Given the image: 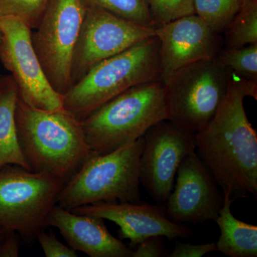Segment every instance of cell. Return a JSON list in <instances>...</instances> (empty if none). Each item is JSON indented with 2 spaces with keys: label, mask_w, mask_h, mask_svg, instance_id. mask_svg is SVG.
I'll return each instance as SVG.
<instances>
[{
  "label": "cell",
  "mask_w": 257,
  "mask_h": 257,
  "mask_svg": "<svg viewBox=\"0 0 257 257\" xmlns=\"http://www.w3.org/2000/svg\"><path fill=\"white\" fill-rule=\"evenodd\" d=\"M247 96L256 100L257 83L232 77L214 117L195 134L198 155L233 201L257 194V134L245 111Z\"/></svg>",
  "instance_id": "cell-1"
},
{
  "label": "cell",
  "mask_w": 257,
  "mask_h": 257,
  "mask_svg": "<svg viewBox=\"0 0 257 257\" xmlns=\"http://www.w3.org/2000/svg\"><path fill=\"white\" fill-rule=\"evenodd\" d=\"M19 145L30 170L69 181L92 154L82 121L65 109H37L18 99Z\"/></svg>",
  "instance_id": "cell-2"
},
{
  "label": "cell",
  "mask_w": 257,
  "mask_h": 257,
  "mask_svg": "<svg viewBox=\"0 0 257 257\" xmlns=\"http://www.w3.org/2000/svg\"><path fill=\"white\" fill-rule=\"evenodd\" d=\"M163 120H167L165 84L155 81L134 86L81 121L91 151L104 155L137 141Z\"/></svg>",
  "instance_id": "cell-3"
},
{
  "label": "cell",
  "mask_w": 257,
  "mask_h": 257,
  "mask_svg": "<svg viewBox=\"0 0 257 257\" xmlns=\"http://www.w3.org/2000/svg\"><path fill=\"white\" fill-rule=\"evenodd\" d=\"M159 47L152 37L99 62L62 95L64 109L82 121L134 86L161 81Z\"/></svg>",
  "instance_id": "cell-4"
},
{
  "label": "cell",
  "mask_w": 257,
  "mask_h": 257,
  "mask_svg": "<svg viewBox=\"0 0 257 257\" xmlns=\"http://www.w3.org/2000/svg\"><path fill=\"white\" fill-rule=\"evenodd\" d=\"M144 137L104 155L92 152L62 189L57 204L72 209L96 202H142L139 167Z\"/></svg>",
  "instance_id": "cell-5"
},
{
  "label": "cell",
  "mask_w": 257,
  "mask_h": 257,
  "mask_svg": "<svg viewBox=\"0 0 257 257\" xmlns=\"http://www.w3.org/2000/svg\"><path fill=\"white\" fill-rule=\"evenodd\" d=\"M232 77L217 56L179 69L164 84L167 120L192 133L202 131L219 109Z\"/></svg>",
  "instance_id": "cell-6"
},
{
  "label": "cell",
  "mask_w": 257,
  "mask_h": 257,
  "mask_svg": "<svg viewBox=\"0 0 257 257\" xmlns=\"http://www.w3.org/2000/svg\"><path fill=\"white\" fill-rule=\"evenodd\" d=\"M65 183L60 177L19 166L0 169V227L15 230L24 239L36 237Z\"/></svg>",
  "instance_id": "cell-7"
},
{
  "label": "cell",
  "mask_w": 257,
  "mask_h": 257,
  "mask_svg": "<svg viewBox=\"0 0 257 257\" xmlns=\"http://www.w3.org/2000/svg\"><path fill=\"white\" fill-rule=\"evenodd\" d=\"M85 10L84 0H49L31 35L49 82L62 95L72 85V60Z\"/></svg>",
  "instance_id": "cell-8"
},
{
  "label": "cell",
  "mask_w": 257,
  "mask_h": 257,
  "mask_svg": "<svg viewBox=\"0 0 257 257\" xmlns=\"http://www.w3.org/2000/svg\"><path fill=\"white\" fill-rule=\"evenodd\" d=\"M85 5L72 60V85L99 62L155 36V28L137 25L94 5Z\"/></svg>",
  "instance_id": "cell-9"
},
{
  "label": "cell",
  "mask_w": 257,
  "mask_h": 257,
  "mask_svg": "<svg viewBox=\"0 0 257 257\" xmlns=\"http://www.w3.org/2000/svg\"><path fill=\"white\" fill-rule=\"evenodd\" d=\"M0 54L13 74L19 99L43 110L63 109L62 94L49 82L32 43V30L16 17L0 16Z\"/></svg>",
  "instance_id": "cell-10"
},
{
  "label": "cell",
  "mask_w": 257,
  "mask_h": 257,
  "mask_svg": "<svg viewBox=\"0 0 257 257\" xmlns=\"http://www.w3.org/2000/svg\"><path fill=\"white\" fill-rule=\"evenodd\" d=\"M144 140L140 184L154 201L162 204L173 189L181 162L196 150L195 134L163 120L149 128Z\"/></svg>",
  "instance_id": "cell-11"
},
{
  "label": "cell",
  "mask_w": 257,
  "mask_h": 257,
  "mask_svg": "<svg viewBox=\"0 0 257 257\" xmlns=\"http://www.w3.org/2000/svg\"><path fill=\"white\" fill-rule=\"evenodd\" d=\"M176 176V183L166 201V213L171 220L179 224L216 221L223 197L196 150L184 157Z\"/></svg>",
  "instance_id": "cell-12"
},
{
  "label": "cell",
  "mask_w": 257,
  "mask_h": 257,
  "mask_svg": "<svg viewBox=\"0 0 257 257\" xmlns=\"http://www.w3.org/2000/svg\"><path fill=\"white\" fill-rule=\"evenodd\" d=\"M160 42L159 62L163 84L179 69L216 57L224 47L223 37L195 14L155 29Z\"/></svg>",
  "instance_id": "cell-13"
},
{
  "label": "cell",
  "mask_w": 257,
  "mask_h": 257,
  "mask_svg": "<svg viewBox=\"0 0 257 257\" xmlns=\"http://www.w3.org/2000/svg\"><path fill=\"white\" fill-rule=\"evenodd\" d=\"M72 211L113 221L119 226L120 239L130 240L133 248L150 236L175 239L185 238L191 234L188 228L171 220L162 203L153 205L142 202H100L77 207Z\"/></svg>",
  "instance_id": "cell-14"
},
{
  "label": "cell",
  "mask_w": 257,
  "mask_h": 257,
  "mask_svg": "<svg viewBox=\"0 0 257 257\" xmlns=\"http://www.w3.org/2000/svg\"><path fill=\"white\" fill-rule=\"evenodd\" d=\"M104 220L55 204L47 216L45 227L57 228L69 247L89 256L133 257L132 248L109 232Z\"/></svg>",
  "instance_id": "cell-15"
},
{
  "label": "cell",
  "mask_w": 257,
  "mask_h": 257,
  "mask_svg": "<svg viewBox=\"0 0 257 257\" xmlns=\"http://www.w3.org/2000/svg\"><path fill=\"white\" fill-rule=\"evenodd\" d=\"M233 202L229 193L224 192L215 221L220 229L216 251L230 257H256L257 226L236 219L231 210Z\"/></svg>",
  "instance_id": "cell-16"
},
{
  "label": "cell",
  "mask_w": 257,
  "mask_h": 257,
  "mask_svg": "<svg viewBox=\"0 0 257 257\" xmlns=\"http://www.w3.org/2000/svg\"><path fill=\"white\" fill-rule=\"evenodd\" d=\"M18 87L13 78L0 82V169L16 165L30 170L19 145L16 111Z\"/></svg>",
  "instance_id": "cell-17"
},
{
  "label": "cell",
  "mask_w": 257,
  "mask_h": 257,
  "mask_svg": "<svg viewBox=\"0 0 257 257\" xmlns=\"http://www.w3.org/2000/svg\"><path fill=\"white\" fill-rule=\"evenodd\" d=\"M224 35V46L228 48L257 43V0H240L239 11Z\"/></svg>",
  "instance_id": "cell-18"
},
{
  "label": "cell",
  "mask_w": 257,
  "mask_h": 257,
  "mask_svg": "<svg viewBox=\"0 0 257 257\" xmlns=\"http://www.w3.org/2000/svg\"><path fill=\"white\" fill-rule=\"evenodd\" d=\"M239 5L240 0H194L195 15L220 35L229 28Z\"/></svg>",
  "instance_id": "cell-19"
},
{
  "label": "cell",
  "mask_w": 257,
  "mask_h": 257,
  "mask_svg": "<svg viewBox=\"0 0 257 257\" xmlns=\"http://www.w3.org/2000/svg\"><path fill=\"white\" fill-rule=\"evenodd\" d=\"M217 57L236 77L257 83V43L239 48L223 47Z\"/></svg>",
  "instance_id": "cell-20"
},
{
  "label": "cell",
  "mask_w": 257,
  "mask_h": 257,
  "mask_svg": "<svg viewBox=\"0 0 257 257\" xmlns=\"http://www.w3.org/2000/svg\"><path fill=\"white\" fill-rule=\"evenodd\" d=\"M132 23L155 28L147 0H84Z\"/></svg>",
  "instance_id": "cell-21"
},
{
  "label": "cell",
  "mask_w": 257,
  "mask_h": 257,
  "mask_svg": "<svg viewBox=\"0 0 257 257\" xmlns=\"http://www.w3.org/2000/svg\"><path fill=\"white\" fill-rule=\"evenodd\" d=\"M155 29L195 14L194 0H147Z\"/></svg>",
  "instance_id": "cell-22"
},
{
  "label": "cell",
  "mask_w": 257,
  "mask_h": 257,
  "mask_svg": "<svg viewBox=\"0 0 257 257\" xmlns=\"http://www.w3.org/2000/svg\"><path fill=\"white\" fill-rule=\"evenodd\" d=\"M49 0H0V16L16 17L36 28Z\"/></svg>",
  "instance_id": "cell-23"
},
{
  "label": "cell",
  "mask_w": 257,
  "mask_h": 257,
  "mask_svg": "<svg viewBox=\"0 0 257 257\" xmlns=\"http://www.w3.org/2000/svg\"><path fill=\"white\" fill-rule=\"evenodd\" d=\"M37 240L47 257H77V251L68 245L59 241L54 233L50 234L40 230L36 235Z\"/></svg>",
  "instance_id": "cell-24"
},
{
  "label": "cell",
  "mask_w": 257,
  "mask_h": 257,
  "mask_svg": "<svg viewBox=\"0 0 257 257\" xmlns=\"http://www.w3.org/2000/svg\"><path fill=\"white\" fill-rule=\"evenodd\" d=\"M163 236H152L143 240L133 251V257L167 256Z\"/></svg>",
  "instance_id": "cell-25"
},
{
  "label": "cell",
  "mask_w": 257,
  "mask_h": 257,
  "mask_svg": "<svg viewBox=\"0 0 257 257\" xmlns=\"http://www.w3.org/2000/svg\"><path fill=\"white\" fill-rule=\"evenodd\" d=\"M216 251V243L191 244L176 241L175 248L169 257H201Z\"/></svg>",
  "instance_id": "cell-26"
},
{
  "label": "cell",
  "mask_w": 257,
  "mask_h": 257,
  "mask_svg": "<svg viewBox=\"0 0 257 257\" xmlns=\"http://www.w3.org/2000/svg\"><path fill=\"white\" fill-rule=\"evenodd\" d=\"M20 242L15 230L5 229L4 236L0 241V257H18Z\"/></svg>",
  "instance_id": "cell-27"
},
{
  "label": "cell",
  "mask_w": 257,
  "mask_h": 257,
  "mask_svg": "<svg viewBox=\"0 0 257 257\" xmlns=\"http://www.w3.org/2000/svg\"><path fill=\"white\" fill-rule=\"evenodd\" d=\"M5 232V229L4 228L0 227V241L3 239V236H4Z\"/></svg>",
  "instance_id": "cell-28"
},
{
  "label": "cell",
  "mask_w": 257,
  "mask_h": 257,
  "mask_svg": "<svg viewBox=\"0 0 257 257\" xmlns=\"http://www.w3.org/2000/svg\"><path fill=\"white\" fill-rule=\"evenodd\" d=\"M1 42H2V34H1V32H0V45H1Z\"/></svg>",
  "instance_id": "cell-29"
}]
</instances>
